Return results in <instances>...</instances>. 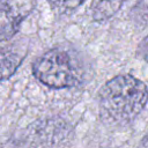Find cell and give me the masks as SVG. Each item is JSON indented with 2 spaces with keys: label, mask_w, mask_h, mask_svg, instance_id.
<instances>
[{
  "label": "cell",
  "mask_w": 148,
  "mask_h": 148,
  "mask_svg": "<svg viewBox=\"0 0 148 148\" xmlns=\"http://www.w3.org/2000/svg\"><path fill=\"white\" fill-rule=\"evenodd\" d=\"M51 7L58 13H69L82 5L86 0H47Z\"/></svg>",
  "instance_id": "cell-6"
},
{
  "label": "cell",
  "mask_w": 148,
  "mask_h": 148,
  "mask_svg": "<svg viewBox=\"0 0 148 148\" xmlns=\"http://www.w3.org/2000/svg\"><path fill=\"white\" fill-rule=\"evenodd\" d=\"M32 74L43 84L60 89L80 84L83 72L69 52L52 49L34 61Z\"/></svg>",
  "instance_id": "cell-2"
},
{
  "label": "cell",
  "mask_w": 148,
  "mask_h": 148,
  "mask_svg": "<svg viewBox=\"0 0 148 148\" xmlns=\"http://www.w3.org/2000/svg\"><path fill=\"white\" fill-rule=\"evenodd\" d=\"M24 54L25 53L14 49L13 45L0 49V81L8 80L15 74L25 57Z\"/></svg>",
  "instance_id": "cell-4"
},
{
  "label": "cell",
  "mask_w": 148,
  "mask_h": 148,
  "mask_svg": "<svg viewBox=\"0 0 148 148\" xmlns=\"http://www.w3.org/2000/svg\"><path fill=\"white\" fill-rule=\"evenodd\" d=\"M24 18V15L10 6L0 7V42L14 37Z\"/></svg>",
  "instance_id": "cell-3"
},
{
  "label": "cell",
  "mask_w": 148,
  "mask_h": 148,
  "mask_svg": "<svg viewBox=\"0 0 148 148\" xmlns=\"http://www.w3.org/2000/svg\"><path fill=\"white\" fill-rule=\"evenodd\" d=\"M126 0H95L91 6V17L96 22H103L112 17Z\"/></svg>",
  "instance_id": "cell-5"
},
{
  "label": "cell",
  "mask_w": 148,
  "mask_h": 148,
  "mask_svg": "<svg viewBox=\"0 0 148 148\" xmlns=\"http://www.w3.org/2000/svg\"><path fill=\"white\" fill-rule=\"evenodd\" d=\"M138 56L145 61H148V35L141 40L138 46Z\"/></svg>",
  "instance_id": "cell-7"
},
{
  "label": "cell",
  "mask_w": 148,
  "mask_h": 148,
  "mask_svg": "<svg viewBox=\"0 0 148 148\" xmlns=\"http://www.w3.org/2000/svg\"><path fill=\"white\" fill-rule=\"evenodd\" d=\"M141 148H148V134H146L141 141Z\"/></svg>",
  "instance_id": "cell-8"
},
{
  "label": "cell",
  "mask_w": 148,
  "mask_h": 148,
  "mask_svg": "<svg viewBox=\"0 0 148 148\" xmlns=\"http://www.w3.org/2000/svg\"><path fill=\"white\" fill-rule=\"evenodd\" d=\"M147 101V86L130 74L114 76L98 92L101 117L104 121L116 126L131 123L143 110Z\"/></svg>",
  "instance_id": "cell-1"
}]
</instances>
